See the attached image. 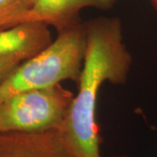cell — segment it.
<instances>
[{
	"label": "cell",
	"mask_w": 157,
	"mask_h": 157,
	"mask_svg": "<svg viewBox=\"0 0 157 157\" xmlns=\"http://www.w3.org/2000/svg\"><path fill=\"white\" fill-rule=\"evenodd\" d=\"M73 97L61 84L12 95L0 104V133L59 129Z\"/></svg>",
	"instance_id": "cell-3"
},
{
	"label": "cell",
	"mask_w": 157,
	"mask_h": 157,
	"mask_svg": "<svg viewBox=\"0 0 157 157\" xmlns=\"http://www.w3.org/2000/svg\"><path fill=\"white\" fill-rule=\"evenodd\" d=\"M150 2H151L152 6H153V7L155 8V10L157 12V0H150Z\"/></svg>",
	"instance_id": "cell-9"
},
{
	"label": "cell",
	"mask_w": 157,
	"mask_h": 157,
	"mask_svg": "<svg viewBox=\"0 0 157 157\" xmlns=\"http://www.w3.org/2000/svg\"><path fill=\"white\" fill-rule=\"evenodd\" d=\"M86 50L85 23L58 33L54 41L20 63L0 82V104L25 91L49 87L65 80L78 83Z\"/></svg>",
	"instance_id": "cell-2"
},
{
	"label": "cell",
	"mask_w": 157,
	"mask_h": 157,
	"mask_svg": "<svg viewBox=\"0 0 157 157\" xmlns=\"http://www.w3.org/2000/svg\"><path fill=\"white\" fill-rule=\"evenodd\" d=\"M35 0H0V32L27 23Z\"/></svg>",
	"instance_id": "cell-7"
},
{
	"label": "cell",
	"mask_w": 157,
	"mask_h": 157,
	"mask_svg": "<svg viewBox=\"0 0 157 157\" xmlns=\"http://www.w3.org/2000/svg\"><path fill=\"white\" fill-rule=\"evenodd\" d=\"M86 50L78 93L68 108L59 131L74 157H101L96 121L99 91L106 81L124 84L132 56L123 42L119 17H101L85 23Z\"/></svg>",
	"instance_id": "cell-1"
},
{
	"label": "cell",
	"mask_w": 157,
	"mask_h": 157,
	"mask_svg": "<svg viewBox=\"0 0 157 157\" xmlns=\"http://www.w3.org/2000/svg\"><path fill=\"white\" fill-rule=\"evenodd\" d=\"M27 59L28 57L26 55L20 53L0 57V82L6 78L20 63Z\"/></svg>",
	"instance_id": "cell-8"
},
{
	"label": "cell",
	"mask_w": 157,
	"mask_h": 157,
	"mask_svg": "<svg viewBox=\"0 0 157 157\" xmlns=\"http://www.w3.org/2000/svg\"><path fill=\"white\" fill-rule=\"evenodd\" d=\"M0 157H74L59 129L0 133Z\"/></svg>",
	"instance_id": "cell-4"
},
{
	"label": "cell",
	"mask_w": 157,
	"mask_h": 157,
	"mask_svg": "<svg viewBox=\"0 0 157 157\" xmlns=\"http://www.w3.org/2000/svg\"><path fill=\"white\" fill-rule=\"evenodd\" d=\"M49 26L28 22L0 32V57L11 54L33 56L52 43Z\"/></svg>",
	"instance_id": "cell-6"
},
{
	"label": "cell",
	"mask_w": 157,
	"mask_h": 157,
	"mask_svg": "<svg viewBox=\"0 0 157 157\" xmlns=\"http://www.w3.org/2000/svg\"><path fill=\"white\" fill-rule=\"evenodd\" d=\"M118 2L119 0H35L27 23H43L59 33L80 23L78 15L85 8L108 11Z\"/></svg>",
	"instance_id": "cell-5"
}]
</instances>
